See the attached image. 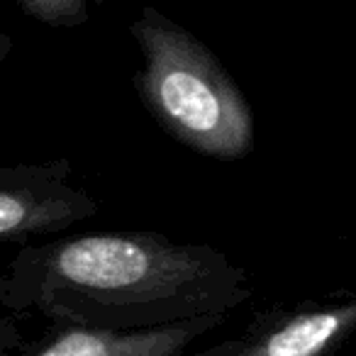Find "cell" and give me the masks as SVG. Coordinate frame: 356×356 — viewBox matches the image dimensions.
Wrapping results in <instances>:
<instances>
[{"mask_svg":"<svg viewBox=\"0 0 356 356\" xmlns=\"http://www.w3.org/2000/svg\"><path fill=\"white\" fill-rule=\"evenodd\" d=\"M27 344L20 327L0 310V356H15Z\"/></svg>","mask_w":356,"mask_h":356,"instance_id":"52a82bcc","label":"cell"},{"mask_svg":"<svg viewBox=\"0 0 356 356\" xmlns=\"http://www.w3.org/2000/svg\"><path fill=\"white\" fill-rule=\"evenodd\" d=\"M98 208L74 181L69 159L0 166V244L59 234L95 218Z\"/></svg>","mask_w":356,"mask_h":356,"instance_id":"3957f363","label":"cell"},{"mask_svg":"<svg viewBox=\"0 0 356 356\" xmlns=\"http://www.w3.org/2000/svg\"><path fill=\"white\" fill-rule=\"evenodd\" d=\"M129 35L142 54L134 90L173 142L215 161H239L254 152L252 105L198 37L152 6L142 8Z\"/></svg>","mask_w":356,"mask_h":356,"instance_id":"7a4b0ae2","label":"cell"},{"mask_svg":"<svg viewBox=\"0 0 356 356\" xmlns=\"http://www.w3.org/2000/svg\"><path fill=\"white\" fill-rule=\"evenodd\" d=\"M254 296L244 266L203 242L95 232L22 244L0 268V307L54 325L152 330L227 315Z\"/></svg>","mask_w":356,"mask_h":356,"instance_id":"6da1fadb","label":"cell"},{"mask_svg":"<svg viewBox=\"0 0 356 356\" xmlns=\"http://www.w3.org/2000/svg\"><path fill=\"white\" fill-rule=\"evenodd\" d=\"M17 6L49 27H79L88 20V0H17Z\"/></svg>","mask_w":356,"mask_h":356,"instance_id":"8992f818","label":"cell"},{"mask_svg":"<svg viewBox=\"0 0 356 356\" xmlns=\"http://www.w3.org/2000/svg\"><path fill=\"white\" fill-rule=\"evenodd\" d=\"M225 325V315L195 317L152 330H95V327H64L40 341H27L15 356H225L232 339L215 341L200 351H191L193 341Z\"/></svg>","mask_w":356,"mask_h":356,"instance_id":"277c9868","label":"cell"},{"mask_svg":"<svg viewBox=\"0 0 356 356\" xmlns=\"http://www.w3.org/2000/svg\"><path fill=\"white\" fill-rule=\"evenodd\" d=\"M356 327V300L271 310L254 317L225 356H332Z\"/></svg>","mask_w":356,"mask_h":356,"instance_id":"5b68a950","label":"cell"}]
</instances>
